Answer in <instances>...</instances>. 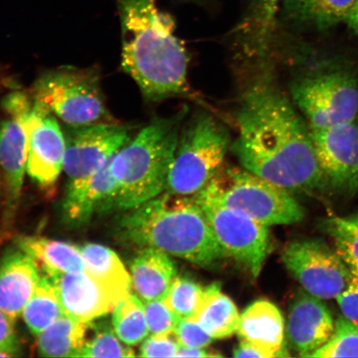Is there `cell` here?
<instances>
[{"instance_id": "1f68e13d", "label": "cell", "mask_w": 358, "mask_h": 358, "mask_svg": "<svg viewBox=\"0 0 358 358\" xmlns=\"http://www.w3.org/2000/svg\"><path fill=\"white\" fill-rule=\"evenodd\" d=\"M115 331L108 326L96 327L95 334L87 339L78 357H133L131 348L124 346Z\"/></svg>"}, {"instance_id": "7a4b0ae2", "label": "cell", "mask_w": 358, "mask_h": 358, "mask_svg": "<svg viewBox=\"0 0 358 358\" xmlns=\"http://www.w3.org/2000/svg\"><path fill=\"white\" fill-rule=\"evenodd\" d=\"M122 66L147 101L187 98L205 106L192 89L189 57L176 34L173 17L155 0H118Z\"/></svg>"}, {"instance_id": "f1b7e54d", "label": "cell", "mask_w": 358, "mask_h": 358, "mask_svg": "<svg viewBox=\"0 0 358 358\" xmlns=\"http://www.w3.org/2000/svg\"><path fill=\"white\" fill-rule=\"evenodd\" d=\"M112 323L116 335L127 345H136L144 341L150 333L144 302L136 294H131L116 304Z\"/></svg>"}, {"instance_id": "8d00e7d4", "label": "cell", "mask_w": 358, "mask_h": 358, "mask_svg": "<svg viewBox=\"0 0 358 358\" xmlns=\"http://www.w3.org/2000/svg\"><path fill=\"white\" fill-rule=\"evenodd\" d=\"M13 322L0 310V350L13 353L17 352L19 344Z\"/></svg>"}, {"instance_id": "30bf717a", "label": "cell", "mask_w": 358, "mask_h": 358, "mask_svg": "<svg viewBox=\"0 0 358 358\" xmlns=\"http://www.w3.org/2000/svg\"><path fill=\"white\" fill-rule=\"evenodd\" d=\"M281 259L303 289L323 301L337 299L353 277L335 249L320 239L291 241Z\"/></svg>"}, {"instance_id": "52a82bcc", "label": "cell", "mask_w": 358, "mask_h": 358, "mask_svg": "<svg viewBox=\"0 0 358 358\" xmlns=\"http://www.w3.org/2000/svg\"><path fill=\"white\" fill-rule=\"evenodd\" d=\"M32 97L69 127L110 122L99 77L92 69L48 71L34 83Z\"/></svg>"}, {"instance_id": "9a60e30c", "label": "cell", "mask_w": 358, "mask_h": 358, "mask_svg": "<svg viewBox=\"0 0 358 358\" xmlns=\"http://www.w3.org/2000/svg\"><path fill=\"white\" fill-rule=\"evenodd\" d=\"M55 281L66 315L92 322L113 311L116 304L131 294L96 278L87 271L62 273L43 268Z\"/></svg>"}, {"instance_id": "d6a6232c", "label": "cell", "mask_w": 358, "mask_h": 358, "mask_svg": "<svg viewBox=\"0 0 358 358\" xmlns=\"http://www.w3.org/2000/svg\"><path fill=\"white\" fill-rule=\"evenodd\" d=\"M148 328L151 334H173L180 320L163 299L144 302Z\"/></svg>"}, {"instance_id": "ac0fdd59", "label": "cell", "mask_w": 358, "mask_h": 358, "mask_svg": "<svg viewBox=\"0 0 358 358\" xmlns=\"http://www.w3.org/2000/svg\"><path fill=\"white\" fill-rule=\"evenodd\" d=\"M110 159L86 181L66 187L64 213L71 225H84L91 220L94 213L114 210L116 185L110 170Z\"/></svg>"}, {"instance_id": "60d3db41", "label": "cell", "mask_w": 358, "mask_h": 358, "mask_svg": "<svg viewBox=\"0 0 358 358\" xmlns=\"http://www.w3.org/2000/svg\"><path fill=\"white\" fill-rule=\"evenodd\" d=\"M183 1H190V2H198L200 3L201 0H183Z\"/></svg>"}, {"instance_id": "ba28073f", "label": "cell", "mask_w": 358, "mask_h": 358, "mask_svg": "<svg viewBox=\"0 0 358 358\" xmlns=\"http://www.w3.org/2000/svg\"><path fill=\"white\" fill-rule=\"evenodd\" d=\"M291 100L310 131L358 119V80L345 70L317 71L292 80Z\"/></svg>"}, {"instance_id": "4316f807", "label": "cell", "mask_w": 358, "mask_h": 358, "mask_svg": "<svg viewBox=\"0 0 358 358\" xmlns=\"http://www.w3.org/2000/svg\"><path fill=\"white\" fill-rule=\"evenodd\" d=\"M80 250L89 274L116 287L131 291V275L113 250L98 244H87Z\"/></svg>"}, {"instance_id": "277c9868", "label": "cell", "mask_w": 358, "mask_h": 358, "mask_svg": "<svg viewBox=\"0 0 358 358\" xmlns=\"http://www.w3.org/2000/svg\"><path fill=\"white\" fill-rule=\"evenodd\" d=\"M187 107L151 120L110 159L116 189L114 210L129 211L166 190Z\"/></svg>"}, {"instance_id": "6da1fadb", "label": "cell", "mask_w": 358, "mask_h": 358, "mask_svg": "<svg viewBox=\"0 0 358 358\" xmlns=\"http://www.w3.org/2000/svg\"><path fill=\"white\" fill-rule=\"evenodd\" d=\"M253 73L235 111L237 136L230 151L241 167L289 192L323 189L306 120L277 86L271 66Z\"/></svg>"}, {"instance_id": "4fadbf2b", "label": "cell", "mask_w": 358, "mask_h": 358, "mask_svg": "<svg viewBox=\"0 0 358 358\" xmlns=\"http://www.w3.org/2000/svg\"><path fill=\"white\" fill-rule=\"evenodd\" d=\"M310 132L326 185L355 194L358 189V119Z\"/></svg>"}, {"instance_id": "603a6c76", "label": "cell", "mask_w": 358, "mask_h": 358, "mask_svg": "<svg viewBox=\"0 0 358 358\" xmlns=\"http://www.w3.org/2000/svg\"><path fill=\"white\" fill-rule=\"evenodd\" d=\"M92 322L64 315L38 334L39 355L47 357H78L87 342Z\"/></svg>"}, {"instance_id": "ab89813d", "label": "cell", "mask_w": 358, "mask_h": 358, "mask_svg": "<svg viewBox=\"0 0 358 358\" xmlns=\"http://www.w3.org/2000/svg\"><path fill=\"white\" fill-rule=\"evenodd\" d=\"M345 22L349 28L358 35V0L349 13Z\"/></svg>"}, {"instance_id": "ffe728a7", "label": "cell", "mask_w": 358, "mask_h": 358, "mask_svg": "<svg viewBox=\"0 0 358 358\" xmlns=\"http://www.w3.org/2000/svg\"><path fill=\"white\" fill-rule=\"evenodd\" d=\"M236 333L241 340L255 344L274 357L289 356L285 344L284 317L271 302L258 301L246 308Z\"/></svg>"}, {"instance_id": "836d02e7", "label": "cell", "mask_w": 358, "mask_h": 358, "mask_svg": "<svg viewBox=\"0 0 358 358\" xmlns=\"http://www.w3.org/2000/svg\"><path fill=\"white\" fill-rule=\"evenodd\" d=\"M173 334L179 343L191 348H206L214 339L194 319H180Z\"/></svg>"}, {"instance_id": "cb8c5ba5", "label": "cell", "mask_w": 358, "mask_h": 358, "mask_svg": "<svg viewBox=\"0 0 358 358\" xmlns=\"http://www.w3.org/2000/svg\"><path fill=\"white\" fill-rule=\"evenodd\" d=\"M240 317L235 303L222 292L220 285L213 283L205 288L203 301L194 320L214 339H221L236 333Z\"/></svg>"}, {"instance_id": "7402d4cb", "label": "cell", "mask_w": 358, "mask_h": 358, "mask_svg": "<svg viewBox=\"0 0 358 358\" xmlns=\"http://www.w3.org/2000/svg\"><path fill=\"white\" fill-rule=\"evenodd\" d=\"M357 0H281L283 19L299 27L326 30L345 22Z\"/></svg>"}, {"instance_id": "9c48e42d", "label": "cell", "mask_w": 358, "mask_h": 358, "mask_svg": "<svg viewBox=\"0 0 358 358\" xmlns=\"http://www.w3.org/2000/svg\"><path fill=\"white\" fill-rule=\"evenodd\" d=\"M192 196L203 209L227 257L244 266L257 279L270 248L268 227L224 205L207 187Z\"/></svg>"}, {"instance_id": "2e32d148", "label": "cell", "mask_w": 358, "mask_h": 358, "mask_svg": "<svg viewBox=\"0 0 358 358\" xmlns=\"http://www.w3.org/2000/svg\"><path fill=\"white\" fill-rule=\"evenodd\" d=\"M335 320L323 299L301 291L291 304L286 335L299 357H308L334 332Z\"/></svg>"}, {"instance_id": "8fae6325", "label": "cell", "mask_w": 358, "mask_h": 358, "mask_svg": "<svg viewBox=\"0 0 358 358\" xmlns=\"http://www.w3.org/2000/svg\"><path fill=\"white\" fill-rule=\"evenodd\" d=\"M66 127L64 170L67 186L92 177L134 137L131 127L111 122Z\"/></svg>"}, {"instance_id": "e0dca14e", "label": "cell", "mask_w": 358, "mask_h": 358, "mask_svg": "<svg viewBox=\"0 0 358 358\" xmlns=\"http://www.w3.org/2000/svg\"><path fill=\"white\" fill-rule=\"evenodd\" d=\"M280 3L281 0H250L243 20L237 27L241 53L252 69L271 64Z\"/></svg>"}, {"instance_id": "8992f818", "label": "cell", "mask_w": 358, "mask_h": 358, "mask_svg": "<svg viewBox=\"0 0 358 358\" xmlns=\"http://www.w3.org/2000/svg\"><path fill=\"white\" fill-rule=\"evenodd\" d=\"M205 187L224 205L267 227L291 225L304 217L291 192L243 167L223 166Z\"/></svg>"}, {"instance_id": "f35d334b", "label": "cell", "mask_w": 358, "mask_h": 358, "mask_svg": "<svg viewBox=\"0 0 358 358\" xmlns=\"http://www.w3.org/2000/svg\"><path fill=\"white\" fill-rule=\"evenodd\" d=\"M219 353H214L206 348H191L179 343L176 357H220Z\"/></svg>"}, {"instance_id": "4dcf8cb0", "label": "cell", "mask_w": 358, "mask_h": 358, "mask_svg": "<svg viewBox=\"0 0 358 358\" xmlns=\"http://www.w3.org/2000/svg\"><path fill=\"white\" fill-rule=\"evenodd\" d=\"M308 357H358V323L340 316L332 337Z\"/></svg>"}, {"instance_id": "7c38bea8", "label": "cell", "mask_w": 358, "mask_h": 358, "mask_svg": "<svg viewBox=\"0 0 358 358\" xmlns=\"http://www.w3.org/2000/svg\"><path fill=\"white\" fill-rule=\"evenodd\" d=\"M25 127L28 136L27 173L40 186L51 187L64 170V132L55 115L34 98L25 116Z\"/></svg>"}, {"instance_id": "83f0119b", "label": "cell", "mask_w": 358, "mask_h": 358, "mask_svg": "<svg viewBox=\"0 0 358 358\" xmlns=\"http://www.w3.org/2000/svg\"><path fill=\"white\" fill-rule=\"evenodd\" d=\"M321 227L352 275L358 277V213L345 217L332 215L322 221Z\"/></svg>"}, {"instance_id": "44dd1931", "label": "cell", "mask_w": 358, "mask_h": 358, "mask_svg": "<svg viewBox=\"0 0 358 358\" xmlns=\"http://www.w3.org/2000/svg\"><path fill=\"white\" fill-rule=\"evenodd\" d=\"M176 276V262L159 249L142 248L131 263L132 286L143 302L164 299Z\"/></svg>"}, {"instance_id": "f546056e", "label": "cell", "mask_w": 358, "mask_h": 358, "mask_svg": "<svg viewBox=\"0 0 358 358\" xmlns=\"http://www.w3.org/2000/svg\"><path fill=\"white\" fill-rule=\"evenodd\" d=\"M204 293L205 289L194 280L176 276L164 301L181 319H194Z\"/></svg>"}, {"instance_id": "5b68a950", "label": "cell", "mask_w": 358, "mask_h": 358, "mask_svg": "<svg viewBox=\"0 0 358 358\" xmlns=\"http://www.w3.org/2000/svg\"><path fill=\"white\" fill-rule=\"evenodd\" d=\"M231 143L229 129L212 111L201 110L185 120L165 192L180 196L199 194L224 166Z\"/></svg>"}, {"instance_id": "d590c367", "label": "cell", "mask_w": 358, "mask_h": 358, "mask_svg": "<svg viewBox=\"0 0 358 358\" xmlns=\"http://www.w3.org/2000/svg\"><path fill=\"white\" fill-rule=\"evenodd\" d=\"M336 299L343 315L358 323V277L353 276L346 289Z\"/></svg>"}, {"instance_id": "5bb4252c", "label": "cell", "mask_w": 358, "mask_h": 358, "mask_svg": "<svg viewBox=\"0 0 358 358\" xmlns=\"http://www.w3.org/2000/svg\"><path fill=\"white\" fill-rule=\"evenodd\" d=\"M32 96L13 92L4 97L2 107L6 113L0 120V168L7 190L8 208L13 210L19 201L28 162V136L25 116Z\"/></svg>"}, {"instance_id": "e575fe53", "label": "cell", "mask_w": 358, "mask_h": 358, "mask_svg": "<svg viewBox=\"0 0 358 358\" xmlns=\"http://www.w3.org/2000/svg\"><path fill=\"white\" fill-rule=\"evenodd\" d=\"M179 343L174 334H152L143 341L141 357H176Z\"/></svg>"}, {"instance_id": "d6986e66", "label": "cell", "mask_w": 358, "mask_h": 358, "mask_svg": "<svg viewBox=\"0 0 358 358\" xmlns=\"http://www.w3.org/2000/svg\"><path fill=\"white\" fill-rule=\"evenodd\" d=\"M39 276L37 262L21 249L0 261V310L13 323L32 296Z\"/></svg>"}, {"instance_id": "484cf974", "label": "cell", "mask_w": 358, "mask_h": 358, "mask_svg": "<svg viewBox=\"0 0 358 358\" xmlns=\"http://www.w3.org/2000/svg\"><path fill=\"white\" fill-rule=\"evenodd\" d=\"M22 313L29 329L37 335L65 315L55 281L46 271L40 273L32 296Z\"/></svg>"}, {"instance_id": "74e56055", "label": "cell", "mask_w": 358, "mask_h": 358, "mask_svg": "<svg viewBox=\"0 0 358 358\" xmlns=\"http://www.w3.org/2000/svg\"><path fill=\"white\" fill-rule=\"evenodd\" d=\"M234 357H257L270 358L274 357L271 353L263 350L262 348L255 345V344L241 340V343L234 349Z\"/></svg>"}, {"instance_id": "3957f363", "label": "cell", "mask_w": 358, "mask_h": 358, "mask_svg": "<svg viewBox=\"0 0 358 358\" xmlns=\"http://www.w3.org/2000/svg\"><path fill=\"white\" fill-rule=\"evenodd\" d=\"M120 232L141 249H159L199 266L212 267L227 257L192 196L164 192L129 210L120 222Z\"/></svg>"}, {"instance_id": "d4e9b609", "label": "cell", "mask_w": 358, "mask_h": 358, "mask_svg": "<svg viewBox=\"0 0 358 358\" xmlns=\"http://www.w3.org/2000/svg\"><path fill=\"white\" fill-rule=\"evenodd\" d=\"M19 245L43 268L62 273L87 271L86 262L77 246L38 236L22 237Z\"/></svg>"}]
</instances>
